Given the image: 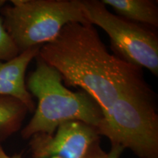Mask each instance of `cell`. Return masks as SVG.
<instances>
[{"instance_id":"8fae6325","label":"cell","mask_w":158,"mask_h":158,"mask_svg":"<svg viewBox=\"0 0 158 158\" xmlns=\"http://www.w3.org/2000/svg\"><path fill=\"white\" fill-rule=\"evenodd\" d=\"M0 158H22V155L21 154H14L13 155H9L0 144Z\"/></svg>"},{"instance_id":"277c9868","label":"cell","mask_w":158,"mask_h":158,"mask_svg":"<svg viewBox=\"0 0 158 158\" xmlns=\"http://www.w3.org/2000/svg\"><path fill=\"white\" fill-rule=\"evenodd\" d=\"M88 22L107 33L115 55L158 76V38L148 27L110 13L100 0H81Z\"/></svg>"},{"instance_id":"ba28073f","label":"cell","mask_w":158,"mask_h":158,"mask_svg":"<svg viewBox=\"0 0 158 158\" xmlns=\"http://www.w3.org/2000/svg\"><path fill=\"white\" fill-rule=\"evenodd\" d=\"M28 112L27 106L16 98L0 95V141L21 129Z\"/></svg>"},{"instance_id":"9c48e42d","label":"cell","mask_w":158,"mask_h":158,"mask_svg":"<svg viewBox=\"0 0 158 158\" xmlns=\"http://www.w3.org/2000/svg\"><path fill=\"white\" fill-rule=\"evenodd\" d=\"M19 54V51L4 27L0 18V62L10 60Z\"/></svg>"},{"instance_id":"8992f818","label":"cell","mask_w":158,"mask_h":158,"mask_svg":"<svg viewBox=\"0 0 158 158\" xmlns=\"http://www.w3.org/2000/svg\"><path fill=\"white\" fill-rule=\"evenodd\" d=\"M40 47L29 48L10 60L0 62V95L16 98L27 106L29 112L35 110V103L26 85V71L39 54Z\"/></svg>"},{"instance_id":"3957f363","label":"cell","mask_w":158,"mask_h":158,"mask_svg":"<svg viewBox=\"0 0 158 158\" xmlns=\"http://www.w3.org/2000/svg\"><path fill=\"white\" fill-rule=\"evenodd\" d=\"M0 18L19 54L56 39L69 23H89L81 0H11Z\"/></svg>"},{"instance_id":"6da1fadb","label":"cell","mask_w":158,"mask_h":158,"mask_svg":"<svg viewBox=\"0 0 158 158\" xmlns=\"http://www.w3.org/2000/svg\"><path fill=\"white\" fill-rule=\"evenodd\" d=\"M38 56L58 71L65 86L81 88L95 100L104 116L98 133L111 147L158 158L157 94L143 69L108 52L93 25L67 24Z\"/></svg>"},{"instance_id":"30bf717a","label":"cell","mask_w":158,"mask_h":158,"mask_svg":"<svg viewBox=\"0 0 158 158\" xmlns=\"http://www.w3.org/2000/svg\"><path fill=\"white\" fill-rule=\"evenodd\" d=\"M123 149L118 147H111L109 153H106L100 147V141L94 143L84 158H119Z\"/></svg>"},{"instance_id":"5b68a950","label":"cell","mask_w":158,"mask_h":158,"mask_svg":"<svg viewBox=\"0 0 158 158\" xmlns=\"http://www.w3.org/2000/svg\"><path fill=\"white\" fill-rule=\"evenodd\" d=\"M100 141L94 127L81 122L63 123L53 135L35 134L29 138L31 158H84Z\"/></svg>"},{"instance_id":"7a4b0ae2","label":"cell","mask_w":158,"mask_h":158,"mask_svg":"<svg viewBox=\"0 0 158 158\" xmlns=\"http://www.w3.org/2000/svg\"><path fill=\"white\" fill-rule=\"evenodd\" d=\"M36 68L26 83L27 89L37 99V107L29 123L21 130V137L29 139L38 133L53 135L65 122H81L98 131L104 116L95 100L84 91L72 92L66 87L56 69L36 56Z\"/></svg>"},{"instance_id":"52a82bcc","label":"cell","mask_w":158,"mask_h":158,"mask_svg":"<svg viewBox=\"0 0 158 158\" xmlns=\"http://www.w3.org/2000/svg\"><path fill=\"white\" fill-rule=\"evenodd\" d=\"M112 7L117 15L138 23L157 28L158 27L157 2L152 0H101Z\"/></svg>"}]
</instances>
